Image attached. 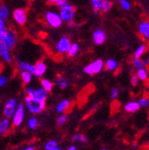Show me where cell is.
Wrapping results in <instances>:
<instances>
[{
  "mask_svg": "<svg viewBox=\"0 0 149 150\" xmlns=\"http://www.w3.org/2000/svg\"><path fill=\"white\" fill-rule=\"evenodd\" d=\"M103 3H104V0H91V6H92L93 12L95 13H98L99 12H101Z\"/></svg>",
  "mask_w": 149,
  "mask_h": 150,
  "instance_id": "19",
  "label": "cell"
},
{
  "mask_svg": "<svg viewBox=\"0 0 149 150\" xmlns=\"http://www.w3.org/2000/svg\"><path fill=\"white\" fill-rule=\"evenodd\" d=\"M149 65L148 59H141V58H133L132 60V66L136 70L140 68H146Z\"/></svg>",
  "mask_w": 149,
  "mask_h": 150,
  "instance_id": "15",
  "label": "cell"
},
{
  "mask_svg": "<svg viewBox=\"0 0 149 150\" xmlns=\"http://www.w3.org/2000/svg\"><path fill=\"white\" fill-rule=\"evenodd\" d=\"M61 1H64V0H47V3L50 5H57Z\"/></svg>",
  "mask_w": 149,
  "mask_h": 150,
  "instance_id": "41",
  "label": "cell"
},
{
  "mask_svg": "<svg viewBox=\"0 0 149 150\" xmlns=\"http://www.w3.org/2000/svg\"><path fill=\"white\" fill-rule=\"evenodd\" d=\"M22 79H23V82L25 84L30 83V81H31V73L29 72V71H23L22 72Z\"/></svg>",
  "mask_w": 149,
  "mask_h": 150,
  "instance_id": "30",
  "label": "cell"
},
{
  "mask_svg": "<svg viewBox=\"0 0 149 150\" xmlns=\"http://www.w3.org/2000/svg\"><path fill=\"white\" fill-rule=\"evenodd\" d=\"M67 5H68V2L66 1V0H64V1H61L60 3L57 4V6H58L59 8H63V7L66 6Z\"/></svg>",
  "mask_w": 149,
  "mask_h": 150,
  "instance_id": "39",
  "label": "cell"
},
{
  "mask_svg": "<svg viewBox=\"0 0 149 150\" xmlns=\"http://www.w3.org/2000/svg\"><path fill=\"white\" fill-rule=\"evenodd\" d=\"M55 146H56V142H55L54 140H51V141H48L46 146H45V148L47 150H50V149H53L54 148Z\"/></svg>",
  "mask_w": 149,
  "mask_h": 150,
  "instance_id": "36",
  "label": "cell"
},
{
  "mask_svg": "<svg viewBox=\"0 0 149 150\" xmlns=\"http://www.w3.org/2000/svg\"><path fill=\"white\" fill-rule=\"evenodd\" d=\"M119 68V63L114 58H109L105 62V69L110 71H116Z\"/></svg>",
  "mask_w": 149,
  "mask_h": 150,
  "instance_id": "13",
  "label": "cell"
},
{
  "mask_svg": "<svg viewBox=\"0 0 149 150\" xmlns=\"http://www.w3.org/2000/svg\"><path fill=\"white\" fill-rule=\"evenodd\" d=\"M25 102L28 110L31 114H40V112H42L45 109V105H46L45 100H41L34 97L28 96L25 99Z\"/></svg>",
  "mask_w": 149,
  "mask_h": 150,
  "instance_id": "1",
  "label": "cell"
},
{
  "mask_svg": "<svg viewBox=\"0 0 149 150\" xmlns=\"http://www.w3.org/2000/svg\"><path fill=\"white\" fill-rule=\"evenodd\" d=\"M8 129H9V121L7 119H5L0 122V135L5 134Z\"/></svg>",
  "mask_w": 149,
  "mask_h": 150,
  "instance_id": "24",
  "label": "cell"
},
{
  "mask_svg": "<svg viewBox=\"0 0 149 150\" xmlns=\"http://www.w3.org/2000/svg\"><path fill=\"white\" fill-rule=\"evenodd\" d=\"M50 150H61V148H60V147H56V146H55L54 148H53V149H50Z\"/></svg>",
  "mask_w": 149,
  "mask_h": 150,
  "instance_id": "45",
  "label": "cell"
},
{
  "mask_svg": "<svg viewBox=\"0 0 149 150\" xmlns=\"http://www.w3.org/2000/svg\"><path fill=\"white\" fill-rule=\"evenodd\" d=\"M7 31L8 30L6 29V25H5V22L0 20V40H5L6 37L7 35Z\"/></svg>",
  "mask_w": 149,
  "mask_h": 150,
  "instance_id": "23",
  "label": "cell"
},
{
  "mask_svg": "<svg viewBox=\"0 0 149 150\" xmlns=\"http://www.w3.org/2000/svg\"><path fill=\"white\" fill-rule=\"evenodd\" d=\"M79 49H80V45L78 43H73V44H71L69 51L67 52L68 53V55L70 56V57H73V56H75L78 54Z\"/></svg>",
  "mask_w": 149,
  "mask_h": 150,
  "instance_id": "22",
  "label": "cell"
},
{
  "mask_svg": "<svg viewBox=\"0 0 149 150\" xmlns=\"http://www.w3.org/2000/svg\"><path fill=\"white\" fill-rule=\"evenodd\" d=\"M112 7H113V2H112L111 0H104L101 12L105 13L109 12L112 9Z\"/></svg>",
  "mask_w": 149,
  "mask_h": 150,
  "instance_id": "25",
  "label": "cell"
},
{
  "mask_svg": "<svg viewBox=\"0 0 149 150\" xmlns=\"http://www.w3.org/2000/svg\"><path fill=\"white\" fill-rule=\"evenodd\" d=\"M13 19L19 25H24L27 21V9L18 8L13 13Z\"/></svg>",
  "mask_w": 149,
  "mask_h": 150,
  "instance_id": "5",
  "label": "cell"
},
{
  "mask_svg": "<svg viewBox=\"0 0 149 150\" xmlns=\"http://www.w3.org/2000/svg\"><path fill=\"white\" fill-rule=\"evenodd\" d=\"M41 85L46 91H51L53 88V83L48 80H41Z\"/></svg>",
  "mask_w": 149,
  "mask_h": 150,
  "instance_id": "29",
  "label": "cell"
},
{
  "mask_svg": "<svg viewBox=\"0 0 149 150\" xmlns=\"http://www.w3.org/2000/svg\"><path fill=\"white\" fill-rule=\"evenodd\" d=\"M74 15H75V7H74V6L68 4L66 6L61 8L60 16H61L63 21L70 23L72 22Z\"/></svg>",
  "mask_w": 149,
  "mask_h": 150,
  "instance_id": "3",
  "label": "cell"
},
{
  "mask_svg": "<svg viewBox=\"0 0 149 150\" xmlns=\"http://www.w3.org/2000/svg\"><path fill=\"white\" fill-rule=\"evenodd\" d=\"M33 97L36 98H39V99L46 101L47 97V91L44 88H39V89L35 90Z\"/></svg>",
  "mask_w": 149,
  "mask_h": 150,
  "instance_id": "20",
  "label": "cell"
},
{
  "mask_svg": "<svg viewBox=\"0 0 149 150\" xmlns=\"http://www.w3.org/2000/svg\"><path fill=\"white\" fill-rule=\"evenodd\" d=\"M119 94H120V89L118 88H114L111 89L110 97H111V98L113 99V100H115L119 97Z\"/></svg>",
  "mask_w": 149,
  "mask_h": 150,
  "instance_id": "32",
  "label": "cell"
},
{
  "mask_svg": "<svg viewBox=\"0 0 149 150\" xmlns=\"http://www.w3.org/2000/svg\"><path fill=\"white\" fill-rule=\"evenodd\" d=\"M120 6L124 10V11H129L131 9V3H130L129 0H119Z\"/></svg>",
  "mask_w": 149,
  "mask_h": 150,
  "instance_id": "27",
  "label": "cell"
},
{
  "mask_svg": "<svg viewBox=\"0 0 149 150\" xmlns=\"http://www.w3.org/2000/svg\"><path fill=\"white\" fill-rule=\"evenodd\" d=\"M102 150H106V149H102Z\"/></svg>",
  "mask_w": 149,
  "mask_h": 150,
  "instance_id": "48",
  "label": "cell"
},
{
  "mask_svg": "<svg viewBox=\"0 0 149 150\" xmlns=\"http://www.w3.org/2000/svg\"><path fill=\"white\" fill-rule=\"evenodd\" d=\"M19 68L23 71H29L33 74L35 71V66H33L28 63H25V62H19Z\"/></svg>",
  "mask_w": 149,
  "mask_h": 150,
  "instance_id": "21",
  "label": "cell"
},
{
  "mask_svg": "<svg viewBox=\"0 0 149 150\" xmlns=\"http://www.w3.org/2000/svg\"><path fill=\"white\" fill-rule=\"evenodd\" d=\"M24 118V109H23V104H20L18 105V108L15 112L14 117L13 119V126H19Z\"/></svg>",
  "mask_w": 149,
  "mask_h": 150,
  "instance_id": "8",
  "label": "cell"
},
{
  "mask_svg": "<svg viewBox=\"0 0 149 150\" xmlns=\"http://www.w3.org/2000/svg\"><path fill=\"white\" fill-rule=\"evenodd\" d=\"M115 1H118V2H119V0H115Z\"/></svg>",
  "mask_w": 149,
  "mask_h": 150,
  "instance_id": "47",
  "label": "cell"
},
{
  "mask_svg": "<svg viewBox=\"0 0 149 150\" xmlns=\"http://www.w3.org/2000/svg\"><path fill=\"white\" fill-rule=\"evenodd\" d=\"M148 91H149V85H148Z\"/></svg>",
  "mask_w": 149,
  "mask_h": 150,
  "instance_id": "46",
  "label": "cell"
},
{
  "mask_svg": "<svg viewBox=\"0 0 149 150\" xmlns=\"http://www.w3.org/2000/svg\"><path fill=\"white\" fill-rule=\"evenodd\" d=\"M46 19H47V22L48 23V24L50 26H52L53 28L60 27L63 23L61 16L58 15L57 13H53V12H48L46 15Z\"/></svg>",
  "mask_w": 149,
  "mask_h": 150,
  "instance_id": "4",
  "label": "cell"
},
{
  "mask_svg": "<svg viewBox=\"0 0 149 150\" xmlns=\"http://www.w3.org/2000/svg\"><path fill=\"white\" fill-rule=\"evenodd\" d=\"M71 46V43L70 38L63 37L62 39L59 40L56 48H57L58 52H60V53H67L69 51Z\"/></svg>",
  "mask_w": 149,
  "mask_h": 150,
  "instance_id": "9",
  "label": "cell"
},
{
  "mask_svg": "<svg viewBox=\"0 0 149 150\" xmlns=\"http://www.w3.org/2000/svg\"><path fill=\"white\" fill-rule=\"evenodd\" d=\"M106 33L102 29H97L93 32V42L97 46L103 45L106 41Z\"/></svg>",
  "mask_w": 149,
  "mask_h": 150,
  "instance_id": "7",
  "label": "cell"
},
{
  "mask_svg": "<svg viewBox=\"0 0 149 150\" xmlns=\"http://www.w3.org/2000/svg\"><path fill=\"white\" fill-rule=\"evenodd\" d=\"M140 108L141 106L138 101H129L124 105V110L127 112H130V114H134V112L139 111Z\"/></svg>",
  "mask_w": 149,
  "mask_h": 150,
  "instance_id": "12",
  "label": "cell"
},
{
  "mask_svg": "<svg viewBox=\"0 0 149 150\" xmlns=\"http://www.w3.org/2000/svg\"><path fill=\"white\" fill-rule=\"evenodd\" d=\"M130 83H131L134 87H136V86L138 85L139 80H138V78L137 77V75H136V74H135V75H132V76L130 77Z\"/></svg>",
  "mask_w": 149,
  "mask_h": 150,
  "instance_id": "37",
  "label": "cell"
},
{
  "mask_svg": "<svg viewBox=\"0 0 149 150\" xmlns=\"http://www.w3.org/2000/svg\"><path fill=\"white\" fill-rule=\"evenodd\" d=\"M138 104L140 105L141 107H148L149 106V99L145 97H143V98H140L138 99Z\"/></svg>",
  "mask_w": 149,
  "mask_h": 150,
  "instance_id": "34",
  "label": "cell"
},
{
  "mask_svg": "<svg viewBox=\"0 0 149 150\" xmlns=\"http://www.w3.org/2000/svg\"><path fill=\"white\" fill-rule=\"evenodd\" d=\"M15 105H16V100L15 99H12L10 100L5 106V109H4V114L5 115L9 118L11 117L13 112H14V109H15Z\"/></svg>",
  "mask_w": 149,
  "mask_h": 150,
  "instance_id": "14",
  "label": "cell"
},
{
  "mask_svg": "<svg viewBox=\"0 0 149 150\" xmlns=\"http://www.w3.org/2000/svg\"><path fill=\"white\" fill-rule=\"evenodd\" d=\"M67 150H76V146H70Z\"/></svg>",
  "mask_w": 149,
  "mask_h": 150,
  "instance_id": "43",
  "label": "cell"
},
{
  "mask_svg": "<svg viewBox=\"0 0 149 150\" xmlns=\"http://www.w3.org/2000/svg\"><path fill=\"white\" fill-rule=\"evenodd\" d=\"M34 92H35V89H33V88H28L27 89V93H28V96H30V97H33V95H34Z\"/></svg>",
  "mask_w": 149,
  "mask_h": 150,
  "instance_id": "42",
  "label": "cell"
},
{
  "mask_svg": "<svg viewBox=\"0 0 149 150\" xmlns=\"http://www.w3.org/2000/svg\"><path fill=\"white\" fill-rule=\"evenodd\" d=\"M8 17V9L6 6H1L0 7V20L6 21Z\"/></svg>",
  "mask_w": 149,
  "mask_h": 150,
  "instance_id": "28",
  "label": "cell"
},
{
  "mask_svg": "<svg viewBox=\"0 0 149 150\" xmlns=\"http://www.w3.org/2000/svg\"><path fill=\"white\" fill-rule=\"evenodd\" d=\"M37 125H38V121H37L35 118H31V119H30V121H29V127L30 128V129H35L36 127H37Z\"/></svg>",
  "mask_w": 149,
  "mask_h": 150,
  "instance_id": "38",
  "label": "cell"
},
{
  "mask_svg": "<svg viewBox=\"0 0 149 150\" xmlns=\"http://www.w3.org/2000/svg\"><path fill=\"white\" fill-rule=\"evenodd\" d=\"M57 85L61 88H65L68 85V81L67 80L64 78V77H61V76H58L57 77Z\"/></svg>",
  "mask_w": 149,
  "mask_h": 150,
  "instance_id": "31",
  "label": "cell"
},
{
  "mask_svg": "<svg viewBox=\"0 0 149 150\" xmlns=\"http://www.w3.org/2000/svg\"><path fill=\"white\" fill-rule=\"evenodd\" d=\"M7 81V78L5 76H0V87H2Z\"/></svg>",
  "mask_w": 149,
  "mask_h": 150,
  "instance_id": "40",
  "label": "cell"
},
{
  "mask_svg": "<svg viewBox=\"0 0 149 150\" xmlns=\"http://www.w3.org/2000/svg\"><path fill=\"white\" fill-rule=\"evenodd\" d=\"M138 31L143 40L149 41V20H142L138 23Z\"/></svg>",
  "mask_w": 149,
  "mask_h": 150,
  "instance_id": "6",
  "label": "cell"
},
{
  "mask_svg": "<svg viewBox=\"0 0 149 150\" xmlns=\"http://www.w3.org/2000/svg\"><path fill=\"white\" fill-rule=\"evenodd\" d=\"M136 75L139 81H145L148 79V70L147 68H140L136 71Z\"/></svg>",
  "mask_w": 149,
  "mask_h": 150,
  "instance_id": "17",
  "label": "cell"
},
{
  "mask_svg": "<svg viewBox=\"0 0 149 150\" xmlns=\"http://www.w3.org/2000/svg\"><path fill=\"white\" fill-rule=\"evenodd\" d=\"M0 55H1V57L6 63H11L12 59H11V55L9 54V48L2 40H0Z\"/></svg>",
  "mask_w": 149,
  "mask_h": 150,
  "instance_id": "11",
  "label": "cell"
},
{
  "mask_svg": "<svg viewBox=\"0 0 149 150\" xmlns=\"http://www.w3.org/2000/svg\"><path fill=\"white\" fill-rule=\"evenodd\" d=\"M66 121H67V117H66L65 115H61V116H59L58 119H57V122H56L57 126H59V127L64 126V125L65 124Z\"/></svg>",
  "mask_w": 149,
  "mask_h": 150,
  "instance_id": "35",
  "label": "cell"
},
{
  "mask_svg": "<svg viewBox=\"0 0 149 150\" xmlns=\"http://www.w3.org/2000/svg\"><path fill=\"white\" fill-rule=\"evenodd\" d=\"M3 42H5V44L7 46V47L9 49H12L15 46V44H16V34L13 30H8L7 35L6 37L5 40H3Z\"/></svg>",
  "mask_w": 149,
  "mask_h": 150,
  "instance_id": "10",
  "label": "cell"
},
{
  "mask_svg": "<svg viewBox=\"0 0 149 150\" xmlns=\"http://www.w3.org/2000/svg\"><path fill=\"white\" fill-rule=\"evenodd\" d=\"M146 49H147V47H146L145 45H144V44L139 45V46L136 48V50H135V52H134L133 58H141L142 56L145 54Z\"/></svg>",
  "mask_w": 149,
  "mask_h": 150,
  "instance_id": "18",
  "label": "cell"
},
{
  "mask_svg": "<svg viewBox=\"0 0 149 150\" xmlns=\"http://www.w3.org/2000/svg\"><path fill=\"white\" fill-rule=\"evenodd\" d=\"M70 104H71V102H70V100H63L58 105H57V112H64L68 107H69V105H70Z\"/></svg>",
  "mask_w": 149,
  "mask_h": 150,
  "instance_id": "26",
  "label": "cell"
},
{
  "mask_svg": "<svg viewBox=\"0 0 149 150\" xmlns=\"http://www.w3.org/2000/svg\"><path fill=\"white\" fill-rule=\"evenodd\" d=\"M77 140H79V141H81V142H87V138L83 135V134H76V135H74L73 136V138H72V141L73 142H75V141H77Z\"/></svg>",
  "mask_w": 149,
  "mask_h": 150,
  "instance_id": "33",
  "label": "cell"
},
{
  "mask_svg": "<svg viewBox=\"0 0 149 150\" xmlns=\"http://www.w3.org/2000/svg\"><path fill=\"white\" fill-rule=\"evenodd\" d=\"M47 71V65L45 64V63L43 61H38L35 65V71L34 74L37 77H40L41 75H43L45 73V71Z\"/></svg>",
  "mask_w": 149,
  "mask_h": 150,
  "instance_id": "16",
  "label": "cell"
},
{
  "mask_svg": "<svg viewBox=\"0 0 149 150\" xmlns=\"http://www.w3.org/2000/svg\"><path fill=\"white\" fill-rule=\"evenodd\" d=\"M24 150H35V148H34V146H29V147L25 148Z\"/></svg>",
  "mask_w": 149,
  "mask_h": 150,
  "instance_id": "44",
  "label": "cell"
},
{
  "mask_svg": "<svg viewBox=\"0 0 149 150\" xmlns=\"http://www.w3.org/2000/svg\"><path fill=\"white\" fill-rule=\"evenodd\" d=\"M105 69V62L102 59H97L88 64L84 68V72L90 76L98 74Z\"/></svg>",
  "mask_w": 149,
  "mask_h": 150,
  "instance_id": "2",
  "label": "cell"
}]
</instances>
